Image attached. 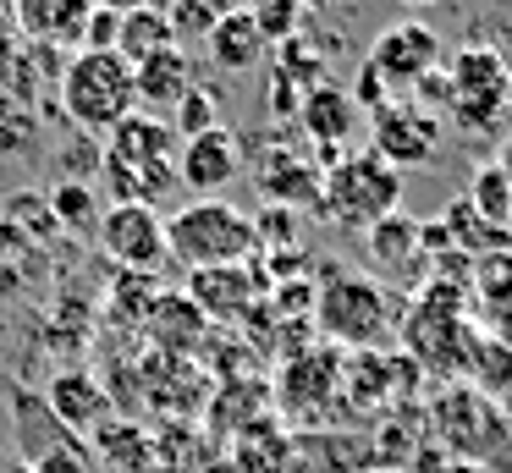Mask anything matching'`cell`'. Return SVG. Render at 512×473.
<instances>
[{
	"label": "cell",
	"instance_id": "cell-9",
	"mask_svg": "<svg viewBox=\"0 0 512 473\" xmlns=\"http://www.w3.org/2000/svg\"><path fill=\"white\" fill-rule=\"evenodd\" d=\"M419 363L402 358V352L369 347L353 352L342 363V402H353V413H397V407H413V391H419Z\"/></svg>",
	"mask_w": 512,
	"mask_h": 473
},
{
	"label": "cell",
	"instance_id": "cell-15",
	"mask_svg": "<svg viewBox=\"0 0 512 473\" xmlns=\"http://www.w3.org/2000/svg\"><path fill=\"white\" fill-rule=\"evenodd\" d=\"M259 193L265 204H281V209H320V160L309 149H292V143H270V154L259 160Z\"/></svg>",
	"mask_w": 512,
	"mask_h": 473
},
{
	"label": "cell",
	"instance_id": "cell-10",
	"mask_svg": "<svg viewBox=\"0 0 512 473\" xmlns=\"http://www.w3.org/2000/svg\"><path fill=\"white\" fill-rule=\"evenodd\" d=\"M441 149V121L435 110H424L419 99H391L386 110H375V127H369V154L391 171H413V165L435 160Z\"/></svg>",
	"mask_w": 512,
	"mask_h": 473
},
{
	"label": "cell",
	"instance_id": "cell-22",
	"mask_svg": "<svg viewBox=\"0 0 512 473\" xmlns=\"http://www.w3.org/2000/svg\"><path fill=\"white\" fill-rule=\"evenodd\" d=\"M188 88H193V55L182 50V44H166V50H155L149 61L133 66V94L149 116H155V110H171Z\"/></svg>",
	"mask_w": 512,
	"mask_h": 473
},
{
	"label": "cell",
	"instance_id": "cell-28",
	"mask_svg": "<svg viewBox=\"0 0 512 473\" xmlns=\"http://www.w3.org/2000/svg\"><path fill=\"white\" fill-rule=\"evenodd\" d=\"M166 44H177V28H171V17L160 6H144V11H127L122 17V33H116V55H122L127 66L149 61L155 50H166Z\"/></svg>",
	"mask_w": 512,
	"mask_h": 473
},
{
	"label": "cell",
	"instance_id": "cell-24",
	"mask_svg": "<svg viewBox=\"0 0 512 473\" xmlns=\"http://www.w3.org/2000/svg\"><path fill=\"white\" fill-rule=\"evenodd\" d=\"M204 44H210V61L221 72H248V66H259L270 55V44L254 28V11H221L215 28L204 33Z\"/></svg>",
	"mask_w": 512,
	"mask_h": 473
},
{
	"label": "cell",
	"instance_id": "cell-7",
	"mask_svg": "<svg viewBox=\"0 0 512 473\" xmlns=\"http://www.w3.org/2000/svg\"><path fill=\"white\" fill-rule=\"evenodd\" d=\"M342 347H303L298 358H287L276 391H270V407H276L287 424L320 429L325 424V402H342Z\"/></svg>",
	"mask_w": 512,
	"mask_h": 473
},
{
	"label": "cell",
	"instance_id": "cell-20",
	"mask_svg": "<svg viewBox=\"0 0 512 473\" xmlns=\"http://www.w3.org/2000/svg\"><path fill=\"white\" fill-rule=\"evenodd\" d=\"M45 407L61 418V424L72 429V435H94L100 424H111V391H105L100 380H94L89 369H61L56 380H50V391H45Z\"/></svg>",
	"mask_w": 512,
	"mask_h": 473
},
{
	"label": "cell",
	"instance_id": "cell-38",
	"mask_svg": "<svg viewBox=\"0 0 512 473\" xmlns=\"http://www.w3.org/2000/svg\"><path fill=\"white\" fill-rule=\"evenodd\" d=\"M100 11H116V17H127V11H144L149 0H94Z\"/></svg>",
	"mask_w": 512,
	"mask_h": 473
},
{
	"label": "cell",
	"instance_id": "cell-12",
	"mask_svg": "<svg viewBox=\"0 0 512 473\" xmlns=\"http://www.w3.org/2000/svg\"><path fill=\"white\" fill-rule=\"evenodd\" d=\"M94 237L122 270L138 275H155V264L166 259V220L155 215V204H111Z\"/></svg>",
	"mask_w": 512,
	"mask_h": 473
},
{
	"label": "cell",
	"instance_id": "cell-13",
	"mask_svg": "<svg viewBox=\"0 0 512 473\" xmlns=\"http://www.w3.org/2000/svg\"><path fill=\"white\" fill-rule=\"evenodd\" d=\"M182 292L199 303V314L210 319V325H237L270 286H265V275H259V264L243 259V264H204V270H188V286H182Z\"/></svg>",
	"mask_w": 512,
	"mask_h": 473
},
{
	"label": "cell",
	"instance_id": "cell-2",
	"mask_svg": "<svg viewBox=\"0 0 512 473\" xmlns=\"http://www.w3.org/2000/svg\"><path fill=\"white\" fill-rule=\"evenodd\" d=\"M424 429L452 462H479L490 473H512V424L468 380H446L435 391V402L424 407Z\"/></svg>",
	"mask_w": 512,
	"mask_h": 473
},
{
	"label": "cell",
	"instance_id": "cell-41",
	"mask_svg": "<svg viewBox=\"0 0 512 473\" xmlns=\"http://www.w3.org/2000/svg\"><path fill=\"white\" fill-rule=\"evenodd\" d=\"M215 11H254V0H210Z\"/></svg>",
	"mask_w": 512,
	"mask_h": 473
},
{
	"label": "cell",
	"instance_id": "cell-39",
	"mask_svg": "<svg viewBox=\"0 0 512 473\" xmlns=\"http://www.w3.org/2000/svg\"><path fill=\"white\" fill-rule=\"evenodd\" d=\"M188 473H237V468H232V462L221 457V451H215V457H204L199 468H188Z\"/></svg>",
	"mask_w": 512,
	"mask_h": 473
},
{
	"label": "cell",
	"instance_id": "cell-4",
	"mask_svg": "<svg viewBox=\"0 0 512 473\" xmlns=\"http://www.w3.org/2000/svg\"><path fill=\"white\" fill-rule=\"evenodd\" d=\"M166 259L204 270V264H243L254 259V226L226 198H188L166 220Z\"/></svg>",
	"mask_w": 512,
	"mask_h": 473
},
{
	"label": "cell",
	"instance_id": "cell-16",
	"mask_svg": "<svg viewBox=\"0 0 512 473\" xmlns=\"http://www.w3.org/2000/svg\"><path fill=\"white\" fill-rule=\"evenodd\" d=\"M221 457L232 462L237 473H292V462H298V435H292V424L270 407V413H259L254 424H243L226 440Z\"/></svg>",
	"mask_w": 512,
	"mask_h": 473
},
{
	"label": "cell",
	"instance_id": "cell-6",
	"mask_svg": "<svg viewBox=\"0 0 512 473\" xmlns=\"http://www.w3.org/2000/svg\"><path fill=\"white\" fill-rule=\"evenodd\" d=\"M397 204H402V176L391 165H380L369 149L342 154L320 176V215H331L342 231H369Z\"/></svg>",
	"mask_w": 512,
	"mask_h": 473
},
{
	"label": "cell",
	"instance_id": "cell-35",
	"mask_svg": "<svg viewBox=\"0 0 512 473\" xmlns=\"http://www.w3.org/2000/svg\"><path fill=\"white\" fill-rule=\"evenodd\" d=\"M34 143V116L12 94H0V154H23Z\"/></svg>",
	"mask_w": 512,
	"mask_h": 473
},
{
	"label": "cell",
	"instance_id": "cell-5",
	"mask_svg": "<svg viewBox=\"0 0 512 473\" xmlns=\"http://www.w3.org/2000/svg\"><path fill=\"white\" fill-rule=\"evenodd\" d=\"M56 99L67 105V116L78 121L83 132H111L116 121H127L138 110V94H133V66L122 55H89L78 50L61 72V88Z\"/></svg>",
	"mask_w": 512,
	"mask_h": 473
},
{
	"label": "cell",
	"instance_id": "cell-29",
	"mask_svg": "<svg viewBox=\"0 0 512 473\" xmlns=\"http://www.w3.org/2000/svg\"><path fill=\"white\" fill-rule=\"evenodd\" d=\"M50 215H56V226L61 231H72V237H94L100 231V215H105V204L94 198V187L89 182H72V176H61L56 187H50Z\"/></svg>",
	"mask_w": 512,
	"mask_h": 473
},
{
	"label": "cell",
	"instance_id": "cell-19",
	"mask_svg": "<svg viewBox=\"0 0 512 473\" xmlns=\"http://www.w3.org/2000/svg\"><path fill=\"white\" fill-rule=\"evenodd\" d=\"M149 341H155V352H166V358H193V352H204V341L215 336V325L199 314V303H193L188 292H160L155 308H149L144 319Z\"/></svg>",
	"mask_w": 512,
	"mask_h": 473
},
{
	"label": "cell",
	"instance_id": "cell-40",
	"mask_svg": "<svg viewBox=\"0 0 512 473\" xmlns=\"http://www.w3.org/2000/svg\"><path fill=\"white\" fill-rule=\"evenodd\" d=\"M490 165H496V171H507V176H512V138H501V149H496V160H490Z\"/></svg>",
	"mask_w": 512,
	"mask_h": 473
},
{
	"label": "cell",
	"instance_id": "cell-27",
	"mask_svg": "<svg viewBox=\"0 0 512 473\" xmlns=\"http://www.w3.org/2000/svg\"><path fill=\"white\" fill-rule=\"evenodd\" d=\"M94 446H100V457L111 462L116 473H149L155 468V440H149V429L144 424H127V418H111V424H100L94 429Z\"/></svg>",
	"mask_w": 512,
	"mask_h": 473
},
{
	"label": "cell",
	"instance_id": "cell-36",
	"mask_svg": "<svg viewBox=\"0 0 512 473\" xmlns=\"http://www.w3.org/2000/svg\"><path fill=\"white\" fill-rule=\"evenodd\" d=\"M116 33H122V17H116V11H100V6H94L89 22H83V44H78V50L111 55V50H116Z\"/></svg>",
	"mask_w": 512,
	"mask_h": 473
},
{
	"label": "cell",
	"instance_id": "cell-8",
	"mask_svg": "<svg viewBox=\"0 0 512 473\" xmlns=\"http://www.w3.org/2000/svg\"><path fill=\"white\" fill-rule=\"evenodd\" d=\"M512 99V72L490 44H468L452 55V72H446V105L457 110L463 127H496L501 110Z\"/></svg>",
	"mask_w": 512,
	"mask_h": 473
},
{
	"label": "cell",
	"instance_id": "cell-42",
	"mask_svg": "<svg viewBox=\"0 0 512 473\" xmlns=\"http://www.w3.org/2000/svg\"><path fill=\"white\" fill-rule=\"evenodd\" d=\"M446 473H490V468H479V462H452Z\"/></svg>",
	"mask_w": 512,
	"mask_h": 473
},
{
	"label": "cell",
	"instance_id": "cell-26",
	"mask_svg": "<svg viewBox=\"0 0 512 473\" xmlns=\"http://www.w3.org/2000/svg\"><path fill=\"white\" fill-rule=\"evenodd\" d=\"M435 220L446 226V237H452V248L463 253V259H485V253H507L512 248V231L479 220L474 209H468V198H452V204H446Z\"/></svg>",
	"mask_w": 512,
	"mask_h": 473
},
{
	"label": "cell",
	"instance_id": "cell-18",
	"mask_svg": "<svg viewBox=\"0 0 512 473\" xmlns=\"http://www.w3.org/2000/svg\"><path fill=\"white\" fill-rule=\"evenodd\" d=\"M94 0H12L6 17L23 39L45 44V50H78L83 44V22H89Z\"/></svg>",
	"mask_w": 512,
	"mask_h": 473
},
{
	"label": "cell",
	"instance_id": "cell-37",
	"mask_svg": "<svg viewBox=\"0 0 512 473\" xmlns=\"http://www.w3.org/2000/svg\"><path fill=\"white\" fill-rule=\"evenodd\" d=\"M182 6H188V11H166V17H171V28H199V33H210L215 28V17H221V11H215L210 6V0H182Z\"/></svg>",
	"mask_w": 512,
	"mask_h": 473
},
{
	"label": "cell",
	"instance_id": "cell-17",
	"mask_svg": "<svg viewBox=\"0 0 512 473\" xmlns=\"http://www.w3.org/2000/svg\"><path fill=\"white\" fill-rule=\"evenodd\" d=\"M468 314H474V325L485 330V336H496L512 347V248L474 259V275H468Z\"/></svg>",
	"mask_w": 512,
	"mask_h": 473
},
{
	"label": "cell",
	"instance_id": "cell-34",
	"mask_svg": "<svg viewBox=\"0 0 512 473\" xmlns=\"http://www.w3.org/2000/svg\"><path fill=\"white\" fill-rule=\"evenodd\" d=\"M254 28H259V39L276 50V44H287V39H298V28H303V0H254Z\"/></svg>",
	"mask_w": 512,
	"mask_h": 473
},
{
	"label": "cell",
	"instance_id": "cell-21",
	"mask_svg": "<svg viewBox=\"0 0 512 473\" xmlns=\"http://www.w3.org/2000/svg\"><path fill=\"white\" fill-rule=\"evenodd\" d=\"M298 127L309 132V143L314 149H342L347 138H353V127H358V105H353V94H347L342 83H314L309 94L298 99Z\"/></svg>",
	"mask_w": 512,
	"mask_h": 473
},
{
	"label": "cell",
	"instance_id": "cell-33",
	"mask_svg": "<svg viewBox=\"0 0 512 473\" xmlns=\"http://www.w3.org/2000/svg\"><path fill=\"white\" fill-rule=\"evenodd\" d=\"M6 226H12L23 242H56V237H61V226H56V215H50V204H45V198H34V193L6 198Z\"/></svg>",
	"mask_w": 512,
	"mask_h": 473
},
{
	"label": "cell",
	"instance_id": "cell-25",
	"mask_svg": "<svg viewBox=\"0 0 512 473\" xmlns=\"http://www.w3.org/2000/svg\"><path fill=\"white\" fill-rule=\"evenodd\" d=\"M468 385H474L479 396H490V402L501 407V418L512 424V347L507 341H496V336L479 330L474 358H468Z\"/></svg>",
	"mask_w": 512,
	"mask_h": 473
},
{
	"label": "cell",
	"instance_id": "cell-31",
	"mask_svg": "<svg viewBox=\"0 0 512 473\" xmlns=\"http://www.w3.org/2000/svg\"><path fill=\"white\" fill-rule=\"evenodd\" d=\"M254 226V253H281V248H303V215L298 209L265 204L259 215H248Z\"/></svg>",
	"mask_w": 512,
	"mask_h": 473
},
{
	"label": "cell",
	"instance_id": "cell-3",
	"mask_svg": "<svg viewBox=\"0 0 512 473\" xmlns=\"http://www.w3.org/2000/svg\"><path fill=\"white\" fill-rule=\"evenodd\" d=\"M325 270L331 275H320V297H314V319H309L325 336V347H347V352L386 347L397 336L386 286L369 281V275H347L342 264H325Z\"/></svg>",
	"mask_w": 512,
	"mask_h": 473
},
{
	"label": "cell",
	"instance_id": "cell-11",
	"mask_svg": "<svg viewBox=\"0 0 512 473\" xmlns=\"http://www.w3.org/2000/svg\"><path fill=\"white\" fill-rule=\"evenodd\" d=\"M364 66L386 88H419L430 72H441V33L424 22H391L386 33H375Z\"/></svg>",
	"mask_w": 512,
	"mask_h": 473
},
{
	"label": "cell",
	"instance_id": "cell-30",
	"mask_svg": "<svg viewBox=\"0 0 512 473\" xmlns=\"http://www.w3.org/2000/svg\"><path fill=\"white\" fill-rule=\"evenodd\" d=\"M468 209H474L479 220H490V226L512 231V176L496 171V165H479L474 176H468Z\"/></svg>",
	"mask_w": 512,
	"mask_h": 473
},
{
	"label": "cell",
	"instance_id": "cell-14",
	"mask_svg": "<svg viewBox=\"0 0 512 473\" xmlns=\"http://www.w3.org/2000/svg\"><path fill=\"white\" fill-rule=\"evenodd\" d=\"M243 171V143L226 127H210L177 149V182L193 187V198H221Z\"/></svg>",
	"mask_w": 512,
	"mask_h": 473
},
{
	"label": "cell",
	"instance_id": "cell-43",
	"mask_svg": "<svg viewBox=\"0 0 512 473\" xmlns=\"http://www.w3.org/2000/svg\"><path fill=\"white\" fill-rule=\"evenodd\" d=\"M408 6H430V0H408Z\"/></svg>",
	"mask_w": 512,
	"mask_h": 473
},
{
	"label": "cell",
	"instance_id": "cell-23",
	"mask_svg": "<svg viewBox=\"0 0 512 473\" xmlns=\"http://www.w3.org/2000/svg\"><path fill=\"white\" fill-rule=\"evenodd\" d=\"M369 259L380 264V270L386 275H430V259H424L419 253V220L413 215H402V209H391L386 220H375V226H369Z\"/></svg>",
	"mask_w": 512,
	"mask_h": 473
},
{
	"label": "cell",
	"instance_id": "cell-1",
	"mask_svg": "<svg viewBox=\"0 0 512 473\" xmlns=\"http://www.w3.org/2000/svg\"><path fill=\"white\" fill-rule=\"evenodd\" d=\"M177 132L171 121L133 110L127 121H116L100 138V171L111 182L116 204H149L166 187H177Z\"/></svg>",
	"mask_w": 512,
	"mask_h": 473
},
{
	"label": "cell",
	"instance_id": "cell-32",
	"mask_svg": "<svg viewBox=\"0 0 512 473\" xmlns=\"http://www.w3.org/2000/svg\"><path fill=\"white\" fill-rule=\"evenodd\" d=\"M210 127H221V105H215V88H204V83H193L188 94L171 105V132H177V143H188V138H199V132H210Z\"/></svg>",
	"mask_w": 512,
	"mask_h": 473
}]
</instances>
